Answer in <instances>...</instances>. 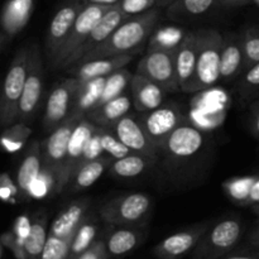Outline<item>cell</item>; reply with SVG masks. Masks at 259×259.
Listing matches in <instances>:
<instances>
[{
  "label": "cell",
  "mask_w": 259,
  "mask_h": 259,
  "mask_svg": "<svg viewBox=\"0 0 259 259\" xmlns=\"http://www.w3.org/2000/svg\"><path fill=\"white\" fill-rule=\"evenodd\" d=\"M248 205L253 207V211L259 215V176H257L255 181L253 182L252 189L249 192V199H248Z\"/></svg>",
  "instance_id": "c3c4849f"
},
{
  "label": "cell",
  "mask_w": 259,
  "mask_h": 259,
  "mask_svg": "<svg viewBox=\"0 0 259 259\" xmlns=\"http://www.w3.org/2000/svg\"><path fill=\"white\" fill-rule=\"evenodd\" d=\"M159 17H161L159 9L153 8L148 12L128 18L111 33L105 42L83 56L78 62L93 60V58L114 57L126 53L136 55L144 42L148 39L151 33H153Z\"/></svg>",
  "instance_id": "6da1fadb"
},
{
  "label": "cell",
  "mask_w": 259,
  "mask_h": 259,
  "mask_svg": "<svg viewBox=\"0 0 259 259\" xmlns=\"http://www.w3.org/2000/svg\"><path fill=\"white\" fill-rule=\"evenodd\" d=\"M153 159L152 157L132 152L121 158L111 159L109 169L118 179H134L143 174Z\"/></svg>",
  "instance_id": "f1b7e54d"
},
{
  "label": "cell",
  "mask_w": 259,
  "mask_h": 259,
  "mask_svg": "<svg viewBox=\"0 0 259 259\" xmlns=\"http://www.w3.org/2000/svg\"><path fill=\"white\" fill-rule=\"evenodd\" d=\"M15 197H19L17 184L13 182L8 174L0 175V200L4 202H15Z\"/></svg>",
  "instance_id": "7bdbcfd3"
},
{
  "label": "cell",
  "mask_w": 259,
  "mask_h": 259,
  "mask_svg": "<svg viewBox=\"0 0 259 259\" xmlns=\"http://www.w3.org/2000/svg\"><path fill=\"white\" fill-rule=\"evenodd\" d=\"M175 52L176 50H148V52L138 62L136 72L158 83L163 90H180L176 62H175Z\"/></svg>",
  "instance_id": "9c48e42d"
},
{
  "label": "cell",
  "mask_w": 259,
  "mask_h": 259,
  "mask_svg": "<svg viewBox=\"0 0 259 259\" xmlns=\"http://www.w3.org/2000/svg\"><path fill=\"white\" fill-rule=\"evenodd\" d=\"M185 34L176 27H164L159 29L149 40L148 50L175 51L184 39Z\"/></svg>",
  "instance_id": "e575fe53"
},
{
  "label": "cell",
  "mask_w": 259,
  "mask_h": 259,
  "mask_svg": "<svg viewBox=\"0 0 259 259\" xmlns=\"http://www.w3.org/2000/svg\"><path fill=\"white\" fill-rule=\"evenodd\" d=\"M224 37L215 29L197 32L196 73L191 91L212 88L220 80V61Z\"/></svg>",
  "instance_id": "7a4b0ae2"
},
{
  "label": "cell",
  "mask_w": 259,
  "mask_h": 259,
  "mask_svg": "<svg viewBox=\"0 0 259 259\" xmlns=\"http://www.w3.org/2000/svg\"><path fill=\"white\" fill-rule=\"evenodd\" d=\"M98 232L99 228L95 220L90 217H86L73 235L68 259H76L85 250H88L98 240L96 239Z\"/></svg>",
  "instance_id": "4dcf8cb0"
},
{
  "label": "cell",
  "mask_w": 259,
  "mask_h": 259,
  "mask_svg": "<svg viewBox=\"0 0 259 259\" xmlns=\"http://www.w3.org/2000/svg\"><path fill=\"white\" fill-rule=\"evenodd\" d=\"M243 224L239 219L228 218L210 227L192 250V259H220L229 254L239 243Z\"/></svg>",
  "instance_id": "277c9868"
},
{
  "label": "cell",
  "mask_w": 259,
  "mask_h": 259,
  "mask_svg": "<svg viewBox=\"0 0 259 259\" xmlns=\"http://www.w3.org/2000/svg\"><path fill=\"white\" fill-rule=\"evenodd\" d=\"M5 38H7V35H5L4 33H0V47H2V46H3V43H4Z\"/></svg>",
  "instance_id": "9f6ffc18"
},
{
  "label": "cell",
  "mask_w": 259,
  "mask_h": 259,
  "mask_svg": "<svg viewBox=\"0 0 259 259\" xmlns=\"http://www.w3.org/2000/svg\"><path fill=\"white\" fill-rule=\"evenodd\" d=\"M252 132L257 138H259V99L252 108V118H250Z\"/></svg>",
  "instance_id": "681fc988"
},
{
  "label": "cell",
  "mask_w": 259,
  "mask_h": 259,
  "mask_svg": "<svg viewBox=\"0 0 259 259\" xmlns=\"http://www.w3.org/2000/svg\"><path fill=\"white\" fill-rule=\"evenodd\" d=\"M0 103H2V89H0Z\"/></svg>",
  "instance_id": "6f0895ef"
},
{
  "label": "cell",
  "mask_w": 259,
  "mask_h": 259,
  "mask_svg": "<svg viewBox=\"0 0 259 259\" xmlns=\"http://www.w3.org/2000/svg\"><path fill=\"white\" fill-rule=\"evenodd\" d=\"M30 229H32V219H30L28 215H20L15 219L14 225H13V230L15 237L20 240V242L24 243L25 239L29 235Z\"/></svg>",
  "instance_id": "bcb514c9"
},
{
  "label": "cell",
  "mask_w": 259,
  "mask_h": 259,
  "mask_svg": "<svg viewBox=\"0 0 259 259\" xmlns=\"http://www.w3.org/2000/svg\"><path fill=\"white\" fill-rule=\"evenodd\" d=\"M35 0H8L0 13V27L7 37L18 34L29 22Z\"/></svg>",
  "instance_id": "7402d4cb"
},
{
  "label": "cell",
  "mask_w": 259,
  "mask_h": 259,
  "mask_svg": "<svg viewBox=\"0 0 259 259\" xmlns=\"http://www.w3.org/2000/svg\"><path fill=\"white\" fill-rule=\"evenodd\" d=\"M80 120L82 119L76 118V116H68L67 120L53 129L45 143H42V168L53 175L55 185L62 171L63 164H65L72 132Z\"/></svg>",
  "instance_id": "30bf717a"
},
{
  "label": "cell",
  "mask_w": 259,
  "mask_h": 259,
  "mask_svg": "<svg viewBox=\"0 0 259 259\" xmlns=\"http://www.w3.org/2000/svg\"><path fill=\"white\" fill-rule=\"evenodd\" d=\"M132 106H133V100L128 94L124 93L108 103L96 106L86 116V119L93 121L95 125L100 126V128L110 129L116 121L129 114Z\"/></svg>",
  "instance_id": "484cf974"
},
{
  "label": "cell",
  "mask_w": 259,
  "mask_h": 259,
  "mask_svg": "<svg viewBox=\"0 0 259 259\" xmlns=\"http://www.w3.org/2000/svg\"><path fill=\"white\" fill-rule=\"evenodd\" d=\"M96 129H98V125H95L93 121H90L86 118L78 121L76 128L73 129L72 136H71L70 139V144H68L65 164H63L62 171H61L57 181H56L55 192L53 194H61L63 190L67 189L70 182L72 181L75 174L78 171L81 164H82V156L86 144H88L91 136L95 133Z\"/></svg>",
  "instance_id": "7c38bea8"
},
{
  "label": "cell",
  "mask_w": 259,
  "mask_h": 259,
  "mask_svg": "<svg viewBox=\"0 0 259 259\" xmlns=\"http://www.w3.org/2000/svg\"><path fill=\"white\" fill-rule=\"evenodd\" d=\"M78 81L75 77H68L61 81L52 89L47 99L43 115V126L46 131L52 132L58 125L66 121L71 115L73 105V96Z\"/></svg>",
  "instance_id": "4fadbf2b"
},
{
  "label": "cell",
  "mask_w": 259,
  "mask_h": 259,
  "mask_svg": "<svg viewBox=\"0 0 259 259\" xmlns=\"http://www.w3.org/2000/svg\"><path fill=\"white\" fill-rule=\"evenodd\" d=\"M116 4L128 18L148 12L153 8H159L158 0H119Z\"/></svg>",
  "instance_id": "60d3db41"
},
{
  "label": "cell",
  "mask_w": 259,
  "mask_h": 259,
  "mask_svg": "<svg viewBox=\"0 0 259 259\" xmlns=\"http://www.w3.org/2000/svg\"><path fill=\"white\" fill-rule=\"evenodd\" d=\"M30 136L32 129L27 125V123L18 121L7 126L3 132L0 136V147L7 153H15L25 146Z\"/></svg>",
  "instance_id": "1f68e13d"
},
{
  "label": "cell",
  "mask_w": 259,
  "mask_h": 259,
  "mask_svg": "<svg viewBox=\"0 0 259 259\" xmlns=\"http://www.w3.org/2000/svg\"><path fill=\"white\" fill-rule=\"evenodd\" d=\"M51 192H55V177L51 172L42 168L39 176L30 186L29 199H42Z\"/></svg>",
  "instance_id": "ab89813d"
},
{
  "label": "cell",
  "mask_w": 259,
  "mask_h": 259,
  "mask_svg": "<svg viewBox=\"0 0 259 259\" xmlns=\"http://www.w3.org/2000/svg\"><path fill=\"white\" fill-rule=\"evenodd\" d=\"M132 76H133V73L129 72L125 67L106 76L99 105L108 103V101L113 100V99L118 98L121 94L125 93L126 88L131 83Z\"/></svg>",
  "instance_id": "d6a6232c"
},
{
  "label": "cell",
  "mask_w": 259,
  "mask_h": 259,
  "mask_svg": "<svg viewBox=\"0 0 259 259\" xmlns=\"http://www.w3.org/2000/svg\"><path fill=\"white\" fill-rule=\"evenodd\" d=\"M90 201L88 199H81L71 202L51 223L48 234L58 238L73 237L81 223L88 217V210Z\"/></svg>",
  "instance_id": "44dd1931"
},
{
  "label": "cell",
  "mask_w": 259,
  "mask_h": 259,
  "mask_svg": "<svg viewBox=\"0 0 259 259\" xmlns=\"http://www.w3.org/2000/svg\"><path fill=\"white\" fill-rule=\"evenodd\" d=\"M215 0H176L169 5V13L185 15H201L211 9Z\"/></svg>",
  "instance_id": "8d00e7d4"
},
{
  "label": "cell",
  "mask_w": 259,
  "mask_h": 259,
  "mask_svg": "<svg viewBox=\"0 0 259 259\" xmlns=\"http://www.w3.org/2000/svg\"><path fill=\"white\" fill-rule=\"evenodd\" d=\"M138 119L148 138L159 151H162L169 134L186 121L184 113L176 104H163L154 110L144 111Z\"/></svg>",
  "instance_id": "8fae6325"
},
{
  "label": "cell",
  "mask_w": 259,
  "mask_h": 259,
  "mask_svg": "<svg viewBox=\"0 0 259 259\" xmlns=\"http://www.w3.org/2000/svg\"><path fill=\"white\" fill-rule=\"evenodd\" d=\"M72 238H58L48 234L40 259H68Z\"/></svg>",
  "instance_id": "d590c367"
},
{
  "label": "cell",
  "mask_w": 259,
  "mask_h": 259,
  "mask_svg": "<svg viewBox=\"0 0 259 259\" xmlns=\"http://www.w3.org/2000/svg\"><path fill=\"white\" fill-rule=\"evenodd\" d=\"M103 156H105V153H104V149L100 141V126H98L95 133L91 136L88 144H86L82 156V164L86 163V162L93 161V159L100 158V157ZM82 164H81V166H82Z\"/></svg>",
  "instance_id": "b9f144b4"
},
{
  "label": "cell",
  "mask_w": 259,
  "mask_h": 259,
  "mask_svg": "<svg viewBox=\"0 0 259 259\" xmlns=\"http://www.w3.org/2000/svg\"><path fill=\"white\" fill-rule=\"evenodd\" d=\"M254 2H255V3H258V4H259V0H254Z\"/></svg>",
  "instance_id": "91938a15"
},
{
  "label": "cell",
  "mask_w": 259,
  "mask_h": 259,
  "mask_svg": "<svg viewBox=\"0 0 259 259\" xmlns=\"http://www.w3.org/2000/svg\"><path fill=\"white\" fill-rule=\"evenodd\" d=\"M242 46L244 52V71L259 62V30L248 29L242 35ZM243 71V72H244Z\"/></svg>",
  "instance_id": "74e56055"
},
{
  "label": "cell",
  "mask_w": 259,
  "mask_h": 259,
  "mask_svg": "<svg viewBox=\"0 0 259 259\" xmlns=\"http://www.w3.org/2000/svg\"><path fill=\"white\" fill-rule=\"evenodd\" d=\"M249 244L252 245L253 248H255V249H259V224H257V227L254 228V230L250 233Z\"/></svg>",
  "instance_id": "816d5d0a"
},
{
  "label": "cell",
  "mask_w": 259,
  "mask_h": 259,
  "mask_svg": "<svg viewBox=\"0 0 259 259\" xmlns=\"http://www.w3.org/2000/svg\"><path fill=\"white\" fill-rule=\"evenodd\" d=\"M43 82H45V68H43L42 53L39 47L34 45L29 48L28 75L19 101L18 121L28 123L35 115L42 101Z\"/></svg>",
  "instance_id": "ba28073f"
},
{
  "label": "cell",
  "mask_w": 259,
  "mask_h": 259,
  "mask_svg": "<svg viewBox=\"0 0 259 259\" xmlns=\"http://www.w3.org/2000/svg\"><path fill=\"white\" fill-rule=\"evenodd\" d=\"M104 83H105V77L78 82L75 96H73V105L70 116L85 119L99 105Z\"/></svg>",
  "instance_id": "4316f807"
},
{
  "label": "cell",
  "mask_w": 259,
  "mask_h": 259,
  "mask_svg": "<svg viewBox=\"0 0 259 259\" xmlns=\"http://www.w3.org/2000/svg\"><path fill=\"white\" fill-rule=\"evenodd\" d=\"M100 141L104 149V153H105L106 156L110 157V158H121V157L132 153L131 149L126 146H124V144L119 141L118 137H116L113 132L109 131V129L100 128Z\"/></svg>",
  "instance_id": "f35d334b"
},
{
  "label": "cell",
  "mask_w": 259,
  "mask_h": 259,
  "mask_svg": "<svg viewBox=\"0 0 259 259\" xmlns=\"http://www.w3.org/2000/svg\"><path fill=\"white\" fill-rule=\"evenodd\" d=\"M134 53L114 56V57L93 58V60L77 62L70 68H67L70 75L75 77L78 82L94 80L99 77H106L110 73L126 67L133 60Z\"/></svg>",
  "instance_id": "e0dca14e"
},
{
  "label": "cell",
  "mask_w": 259,
  "mask_h": 259,
  "mask_svg": "<svg viewBox=\"0 0 259 259\" xmlns=\"http://www.w3.org/2000/svg\"><path fill=\"white\" fill-rule=\"evenodd\" d=\"M129 89H131L133 106L138 111L144 113V111L154 110L164 104L167 91L163 90L158 83L141 73H133Z\"/></svg>",
  "instance_id": "ffe728a7"
},
{
  "label": "cell",
  "mask_w": 259,
  "mask_h": 259,
  "mask_svg": "<svg viewBox=\"0 0 259 259\" xmlns=\"http://www.w3.org/2000/svg\"><path fill=\"white\" fill-rule=\"evenodd\" d=\"M176 0H158L159 7H164V5H171L172 3H175Z\"/></svg>",
  "instance_id": "11a10c76"
},
{
  "label": "cell",
  "mask_w": 259,
  "mask_h": 259,
  "mask_svg": "<svg viewBox=\"0 0 259 259\" xmlns=\"http://www.w3.org/2000/svg\"><path fill=\"white\" fill-rule=\"evenodd\" d=\"M89 2L93 3H100V4H116L119 0H89Z\"/></svg>",
  "instance_id": "db71d44e"
},
{
  "label": "cell",
  "mask_w": 259,
  "mask_h": 259,
  "mask_svg": "<svg viewBox=\"0 0 259 259\" xmlns=\"http://www.w3.org/2000/svg\"><path fill=\"white\" fill-rule=\"evenodd\" d=\"M144 232L141 227H115L105 238L109 257H124L133 252L143 242Z\"/></svg>",
  "instance_id": "d4e9b609"
},
{
  "label": "cell",
  "mask_w": 259,
  "mask_h": 259,
  "mask_svg": "<svg viewBox=\"0 0 259 259\" xmlns=\"http://www.w3.org/2000/svg\"><path fill=\"white\" fill-rule=\"evenodd\" d=\"M109 131L113 132L119 141L134 153L144 154L156 159L157 154L161 152L148 138L139 119L131 114L123 116Z\"/></svg>",
  "instance_id": "9a60e30c"
},
{
  "label": "cell",
  "mask_w": 259,
  "mask_h": 259,
  "mask_svg": "<svg viewBox=\"0 0 259 259\" xmlns=\"http://www.w3.org/2000/svg\"><path fill=\"white\" fill-rule=\"evenodd\" d=\"M220 259H259V252L239 253V254H228Z\"/></svg>",
  "instance_id": "f907efd6"
},
{
  "label": "cell",
  "mask_w": 259,
  "mask_h": 259,
  "mask_svg": "<svg viewBox=\"0 0 259 259\" xmlns=\"http://www.w3.org/2000/svg\"><path fill=\"white\" fill-rule=\"evenodd\" d=\"M244 71V52H243L242 37L237 34H228L224 37L220 61V80L232 81Z\"/></svg>",
  "instance_id": "cb8c5ba5"
},
{
  "label": "cell",
  "mask_w": 259,
  "mask_h": 259,
  "mask_svg": "<svg viewBox=\"0 0 259 259\" xmlns=\"http://www.w3.org/2000/svg\"><path fill=\"white\" fill-rule=\"evenodd\" d=\"M204 142V133L189 121H184L169 134L162 151L174 158H190L200 152Z\"/></svg>",
  "instance_id": "2e32d148"
},
{
  "label": "cell",
  "mask_w": 259,
  "mask_h": 259,
  "mask_svg": "<svg viewBox=\"0 0 259 259\" xmlns=\"http://www.w3.org/2000/svg\"><path fill=\"white\" fill-rule=\"evenodd\" d=\"M151 204V197L143 192L126 194L105 202L100 209V218L111 227H141Z\"/></svg>",
  "instance_id": "5b68a950"
},
{
  "label": "cell",
  "mask_w": 259,
  "mask_h": 259,
  "mask_svg": "<svg viewBox=\"0 0 259 259\" xmlns=\"http://www.w3.org/2000/svg\"><path fill=\"white\" fill-rule=\"evenodd\" d=\"M114 4H100V3L89 2L76 18V22L73 24L72 30H71L70 37L66 40L65 46L60 51L56 60L51 65V67L55 68V70H57V68H68L71 60H72L77 48L82 45V42L88 38L91 30L96 27V24L100 22L101 18L105 15V13Z\"/></svg>",
  "instance_id": "8992f818"
},
{
  "label": "cell",
  "mask_w": 259,
  "mask_h": 259,
  "mask_svg": "<svg viewBox=\"0 0 259 259\" xmlns=\"http://www.w3.org/2000/svg\"><path fill=\"white\" fill-rule=\"evenodd\" d=\"M128 19L125 14L120 10V8L118 7V4H114L108 12L105 13L103 18H101L100 22L96 24V27L91 30L90 34L88 35L85 40L82 42V45L77 48V51L73 55L72 60H71L70 66H73L75 63H77L83 56L88 55L89 52H91L93 50H95L96 47L101 45V43L105 42L109 37L111 35V33L124 22V20Z\"/></svg>",
  "instance_id": "ac0fdd59"
},
{
  "label": "cell",
  "mask_w": 259,
  "mask_h": 259,
  "mask_svg": "<svg viewBox=\"0 0 259 259\" xmlns=\"http://www.w3.org/2000/svg\"><path fill=\"white\" fill-rule=\"evenodd\" d=\"M197 32H187L175 52L180 90L191 91L196 73Z\"/></svg>",
  "instance_id": "d6986e66"
},
{
  "label": "cell",
  "mask_w": 259,
  "mask_h": 259,
  "mask_svg": "<svg viewBox=\"0 0 259 259\" xmlns=\"http://www.w3.org/2000/svg\"><path fill=\"white\" fill-rule=\"evenodd\" d=\"M28 58H29V48H22L15 53L10 63L2 88L0 126L7 128L18 121L19 101L28 75Z\"/></svg>",
  "instance_id": "3957f363"
},
{
  "label": "cell",
  "mask_w": 259,
  "mask_h": 259,
  "mask_svg": "<svg viewBox=\"0 0 259 259\" xmlns=\"http://www.w3.org/2000/svg\"><path fill=\"white\" fill-rule=\"evenodd\" d=\"M89 0H66L53 15L45 40V52L52 65L72 30L76 18Z\"/></svg>",
  "instance_id": "52a82bcc"
},
{
  "label": "cell",
  "mask_w": 259,
  "mask_h": 259,
  "mask_svg": "<svg viewBox=\"0 0 259 259\" xmlns=\"http://www.w3.org/2000/svg\"><path fill=\"white\" fill-rule=\"evenodd\" d=\"M42 144L33 142L28 147L22 163L17 174V186L19 190V199H29V189L42 171Z\"/></svg>",
  "instance_id": "603a6c76"
},
{
  "label": "cell",
  "mask_w": 259,
  "mask_h": 259,
  "mask_svg": "<svg viewBox=\"0 0 259 259\" xmlns=\"http://www.w3.org/2000/svg\"><path fill=\"white\" fill-rule=\"evenodd\" d=\"M111 159L113 158H110V157L105 154V156L100 157V158L93 159V161L83 163L75 174L72 181L68 185L71 192L83 191V190L93 186L103 176L104 172L109 168Z\"/></svg>",
  "instance_id": "83f0119b"
},
{
  "label": "cell",
  "mask_w": 259,
  "mask_h": 259,
  "mask_svg": "<svg viewBox=\"0 0 259 259\" xmlns=\"http://www.w3.org/2000/svg\"><path fill=\"white\" fill-rule=\"evenodd\" d=\"M243 90L247 93H252L259 89V62L250 66L244 71V76L242 80Z\"/></svg>",
  "instance_id": "f6af8a7d"
},
{
  "label": "cell",
  "mask_w": 259,
  "mask_h": 259,
  "mask_svg": "<svg viewBox=\"0 0 259 259\" xmlns=\"http://www.w3.org/2000/svg\"><path fill=\"white\" fill-rule=\"evenodd\" d=\"M220 2L228 3V4H237V5H243V4H248L252 0H220Z\"/></svg>",
  "instance_id": "f5cc1de1"
},
{
  "label": "cell",
  "mask_w": 259,
  "mask_h": 259,
  "mask_svg": "<svg viewBox=\"0 0 259 259\" xmlns=\"http://www.w3.org/2000/svg\"><path fill=\"white\" fill-rule=\"evenodd\" d=\"M48 238V220L45 212H38L32 219V229L24 242L25 259H40Z\"/></svg>",
  "instance_id": "f546056e"
},
{
  "label": "cell",
  "mask_w": 259,
  "mask_h": 259,
  "mask_svg": "<svg viewBox=\"0 0 259 259\" xmlns=\"http://www.w3.org/2000/svg\"><path fill=\"white\" fill-rule=\"evenodd\" d=\"M2 244V243H0ZM0 259H2V248H0Z\"/></svg>",
  "instance_id": "680465c9"
},
{
  "label": "cell",
  "mask_w": 259,
  "mask_h": 259,
  "mask_svg": "<svg viewBox=\"0 0 259 259\" xmlns=\"http://www.w3.org/2000/svg\"><path fill=\"white\" fill-rule=\"evenodd\" d=\"M76 259H109L108 250H106L105 239H98L88 250L78 255Z\"/></svg>",
  "instance_id": "7dc6e473"
},
{
  "label": "cell",
  "mask_w": 259,
  "mask_h": 259,
  "mask_svg": "<svg viewBox=\"0 0 259 259\" xmlns=\"http://www.w3.org/2000/svg\"><path fill=\"white\" fill-rule=\"evenodd\" d=\"M0 243L7 247L17 259H25L24 243L20 242L13 232H7L0 235Z\"/></svg>",
  "instance_id": "ee69618b"
},
{
  "label": "cell",
  "mask_w": 259,
  "mask_h": 259,
  "mask_svg": "<svg viewBox=\"0 0 259 259\" xmlns=\"http://www.w3.org/2000/svg\"><path fill=\"white\" fill-rule=\"evenodd\" d=\"M209 228V224H199L174 233L153 248V254L158 259H181L195 249Z\"/></svg>",
  "instance_id": "5bb4252c"
},
{
  "label": "cell",
  "mask_w": 259,
  "mask_h": 259,
  "mask_svg": "<svg viewBox=\"0 0 259 259\" xmlns=\"http://www.w3.org/2000/svg\"><path fill=\"white\" fill-rule=\"evenodd\" d=\"M255 179L257 176L232 177L223 184V189L233 202L247 206L250 189H252V185Z\"/></svg>",
  "instance_id": "836d02e7"
},
{
  "label": "cell",
  "mask_w": 259,
  "mask_h": 259,
  "mask_svg": "<svg viewBox=\"0 0 259 259\" xmlns=\"http://www.w3.org/2000/svg\"><path fill=\"white\" fill-rule=\"evenodd\" d=\"M257 224H259V220H258V223H257Z\"/></svg>",
  "instance_id": "94428289"
}]
</instances>
